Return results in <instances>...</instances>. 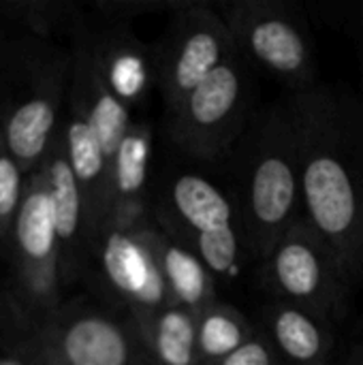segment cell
<instances>
[{
  "instance_id": "cell-1",
  "label": "cell",
  "mask_w": 363,
  "mask_h": 365,
  "mask_svg": "<svg viewBox=\"0 0 363 365\" xmlns=\"http://www.w3.org/2000/svg\"><path fill=\"white\" fill-rule=\"evenodd\" d=\"M289 101L304 218L355 289L363 284V98L336 83H315Z\"/></svg>"
},
{
  "instance_id": "cell-2",
  "label": "cell",
  "mask_w": 363,
  "mask_h": 365,
  "mask_svg": "<svg viewBox=\"0 0 363 365\" xmlns=\"http://www.w3.org/2000/svg\"><path fill=\"white\" fill-rule=\"evenodd\" d=\"M246 154L240 227L246 252L263 263L278 240L304 218L300 145L289 98L257 118Z\"/></svg>"
},
{
  "instance_id": "cell-3",
  "label": "cell",
  "mask_w": 363,
  "mask_h": 365,
  "mask_svg": "<svg viewBox=\"0 0 363 365\" xmlns=\"http://www.w3.org/2000/svg\"><path fill=\"white\" fill-rule=\"evenodd\" d=\"M152 222L197 255L216 280H229L240 272L246 246L235 205L208 178L197 173L171 178L152 210Z\"/></svg>"
},
{
  "instance_id": "cell-4",
  "label": "cell",
  "mask_w": 363,
  "mask_h": 365,
  "mask_svg": "<svg viewBox=\"0 0 363 365\" xmlns=\"http://www.w3.org/2000/svg\"><path fill=\"white\" fill-rule=\"evenodd\" d=\"M235 51L293 94L317 83V53L302 11L285 0H235L218 9Z\"/></svg>"
},
{
  "instance_id": "cell-5",
  "label": "cell",
  "mask_w": 363,
  "mask_h": 365,
  "mask_svg": "<svg viewBox=\"0 0 363 365\" xmlns=\"http://www.w3.org/2000/svg\"><path fill=\"white\" fill-rule=\"evenodd\" d=\"M252 66L237 53L199 83L171 113L167 135L195 160H216L248 133L255 109Z\"/></svg>"
},
{
  "instance_id": "cell-6",
  "label": "cell",
  "mask_w": 363,
  "mask_h": 365,
  "mask_svg": "<svg viewBox=\"0 0 363 365\" xmlns=\"http://www.w3.org/2000/svg\"><path fill=\"white\" fill-rule=\"evenodd\" d=\"M261 282L274 299L304 308L329 325L347 314L353 291L306 218H300L261 263Z\"/></svg>"
},
{
  "instance_id": "cell-7",
  "label": "cell",
  "mask_w": 363,
  "mask_h": 365,
  "mask_svg": "<svg viewBox=\"0 0 363 365\" xmlns=\"http://www.w3.org/2000/svg\"><path fill=\"white\" fill-rule=\"evenodd\" d=\"M235 56L231 32L210 2L197 0L171 15L154 45L156 86L165 103V115Z\"/></svg>"
},
{
  "instance_id": "cell-8",
  "label": "cell",
  "mask_w": 363,
  "mask_h": 365,
  "mask_svg": "<svg viewBox=\"0 0 363 365\" xmlns=\"http://www.w3.org/2000/svg\"><path fill=\"white\" fill-rule=\"evenodd\" d=\"M11 244L21 293L39 310H51L58 302L62 267L53 205L41 167L30 173L26 184Z\"/></svg>"
},
{
  "instance_id": "cell-9",
  "label": "cell",
  "mask_w": 363,
  "mask_h": 365,
  "mask_svg": "<svg viewBox=\"0 0 363 365\" xmlns=\"http://www.w3.org/2000/svg\"><path fill=\"white\" fill-rule=\"evenodd\" d=\"M41 351L56 365H152L133 317L122 321L98 310L56 317Z\"/></svg>"
},
{
  "instance_id": "cell-10",
  "label": "cell",
  "mask_w": 363,
  "mask_h": 365,
  "mask_svg": "<svg viewBox=\"0 0 363 365\" xmlns=\"http://www.w3.org/2000/svg\"><path fill=\"white\" fill-rule=\"evenodd\" d=\"M145 227L137 231H103L94 246L107 287L131 317L171 306Z\"/></svg>"
},
{
  "instance_id": "cell-11",
  "label": "cell",
  "mask_w": 363,
  "mask_h": 365,
  "mask_svg": "<svg viewBox=\"0 0 363 365\" xmlns=\"http://www.w3.org/2000/svg\"><path fill=\"white\" fill-rule=\"evenodd\" d=\"M152 143V126L133 120L109 165V199L103 231H137L152 222L148 199Z\"/></svg>"
},
{
  "instance_id": "cell-12",
  "label": "cell",
  "mask_w": 363,
  "mask_h": 365,
  "mask_svg": "<svg viewBox=\"0 0 363 365\" xmlns=\"http://www.w3.org/2000/svg\"><path fill=\"white\" fill-rule=\"evenodd\" d=\"M83 43L113 96L131 111L143 105L152 86H156L154 47L135 36L124 24H109Z\"/></svg>"
},
{
  "instance_id": "cell-13",
  "label": "cell",
  "mask_w": 363,
  "mask_h": 365,
  "mask_svg": "<svg viewBox=\"0 0 363 365\" xmlns=\"http://www.w3.org/2000/svg\"><path fill=\"white\" fill-rule=\"evenodd\" d=\"M41 171L47 182L49 199L53 205L56 229L60 240V267L62 282H71L83 259L86 246H92L88 229V212L81 186L68 165L60 133L41 163Z\"/></svg>"
},
{
  "instance_id": "cell-14",
  "label": "cell",
  "mask_w": 363,
  "mask_h": 365,
  "mask_svg": "<svg viewBox=\"0 0 363 365\" xmlns=\"http://www.w3.org/2000/svg\"><path fill=\"white\" fill-rule=\"evenodd\" d=\"M64 77L15 103L2 122V139L26 173H34L58 137Z\"/></svg>"
},
{
  "instance_id": "cell-15",
  "label": "cell",
  "mask_w": 363,
  "mask_h": 365,
  "mask_svg": "<svg viewBox=\"0 0 363 365\" xmlns=\"http://www.w3.org/2000/svg\"><path fill=\"white\" fill-rule=\"evenodd\" d=\"M261 329L287 365H338L334 325L287 302L272 299L263 308Z\"/></svg>"
},
{
  "instance_id": "cell-16",
  "label": "cell",
  "mask_w": 363,
  "mask_h": 365,
  "mask_svg": "<svg viewBox=\"0 0 363 365\" xmlns=\"http://www.w3.org/2000/svg\"><path fill=\"white\" fill-rule=\"evenodd\" d=\"M68 90H71L68 94L77 98L86 109L90 124L103 145L107 163L111 165L122 139L126 137L133 124V118H131V109L124 103H120L103 81L86 43H81L71 64Z\"/></svg>"
},
{
  "instance_id": "cell-17",
  "label": "cell",
  "mask_w": 363,
  "mask_h": 365,
  "mask_svg": "<svg viewBox=\"0 0 363 365\" xmlns=\"http://www.w3.org/2000/svg\"><path fill=\"white\" fill-rule=\"evenodd\" d=\"M145 235L173 306L199 314L203 308L218 299V280L197 255L173 242L154 222L145 227Z\"/></svg>"
},
{
  "instance_id": "cell-18",
  "label": "cell",
  "mask_w": 363,
  "mask_h": 365,
  "mask_svg": "<svg viewBox=\"0 0 363 365\" xmlns=\"http://www.w3.org/2000/svg\"><path fill=\"white\" fill-rule=\"evenodd\" d=\"M152 365H201L197 349V314L165 306L133 317Z\"/></svg>"
},
{
  "instance_id": "cell-19",
  "label": "cell",
  "mask_w": 363,
  "mask_h": 365,
  "mask_svg": "<svg viewBox=\"0 0 363 365\" xmlns=\"http://www.w3.org/2000/svg\"><path fill=\"white\" fill-rule=\"evenodd\" d=\"M257 325L233 304L212 302L197 314V349L199 364L218 365L240 351L255 334Z\"/></svg>"
},
{
  "instance_id": "cell-20",
  "label": "cell",
  "mask_w": 363,
  "mask_h": 365,
  "mask_svg": "<svg viewBox=\"0 0 363 365\" xmlns=\"http://www.w3.org/2000/svg\"><path fill=\"white\" fill-rule=\"evenodd\" d=\"M24 169L0 137V240L11 237L17 212L24 201Z\"/></svg>"
},
{
  "instance_id": "cell-21",
  "label": "cell",
  "mask_w": 363,
  "mask_h": 365,
  "mask_svg": "<svg viewBox=\"0 0 363 365\" xmlns=\"http://www.w3.org/2000/svg\"><path fill=\"white\" fill-rule=\"evenodd\" d=\"M195 2L197 0H120V2H101L98 9L105 15V19H109V24L128 26V21L152 13H167L171 17Z\"/></svg>"
},
{
  "instance_id": "cell-22",
  "label": "cell",
  "mask_w": 363,
  "mask_h": 365,
  "mask_svg": "<svg viewBox=\"0 0 363 365\" xmlns=\"http://www.w3.org/2000/svg\"><path fill=\"white\" fill-rule=\"evenodd\" d=\"M218 365H287L285 359L280 357V353L276 351L274 342L270 340V336L261 329H257V334L233 355H229L225 361Z\"/></svg>"
},
{
  "instance_id": "cell-23",
  "label": "cell",
  "mask_w": 363,
  "mask_h": 365,
  "mask_svg": "<svg viewBox=\"0 0 363 365\" xmlns=\"http://www.w3.org/2000/svg\"><path fill=\"white\" fill-rule=\"evenodd\" d=\"M349 28H351V36L357 45V53H359L363 71V2L353 9V15L349 17Z\"/></svg>"
},
{
  "instance_id": "cell-24",
  "label": "cell",
  "mask_w": 363,
  "mask_h": 365,
  "mask_svg": "<svg viewBox=\"0 0 363 365\" xmlns=\"http://www.w3.org/2000/svg\"><path fill=\"white\" fill-rule=\"evenodd\" d=\"M0 365H43V353H28V351H13L0 357Z\"/></svg>"
},
{
  "instance_id": "cell-25",
  "label": "cell",
  "mask_w": 363,
  "mask_h": 365,
  "mask_svg": "<svg viewBox=\"0 0 363 365\" xmlns=\"http://www.w3.org/2000/svg\"><path fill=\"white\" fill-rule=\"evenodd\" d=\"M338 365H363V342L351 346V351L347 353V357Z\"/></svg>"
},
{
  "instance_id": "cell-26",
  "label": "cell",
  "mask_w": 363,
  "mask_h": 365,
  "mask_svg": "<svg viewBox=\"0 0 363 365\" xmlns=\"http://www.w3.org/2000/svg\"><path fill=\"white\" fill-rule=\"evenodd\" d=\"M41 353H43V351H41ZM43 365H56V364H53V361H49V359H47V357L43 355Z\"/></svg>"
}]
</instances>
